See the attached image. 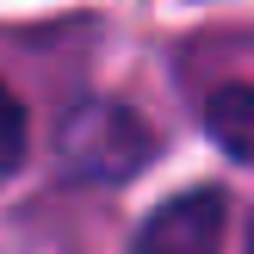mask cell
<instances>
[{"label": "cell", "instance_id": "obj_1", "mask_svg": "<svg viewBox=\"0 0 254 254\" xmlns=\"http://www.w3.org/2000/svg\"><path fill=\"white\" fill-rule=\"evenodd\" d=\"M56 155L74 180H130L149 155H155V136L149 124L136 118L130 106L118 99H87L62 118V136H56Z\"/></svg>", "mask_w": 254, "mask_h": 254}, {"label": "cell", "instance_id": "obj_2", "mask_svg": "<svg viewBox=\"0 0 254 254\" xmlns=\"http://www.w3.org/2000/svg\"><path fill=\"white\" fill-rule=\"evenodd\" d=\"M223 192H180L136 230L130 254H223Z\"/></svg>", "mask_w": 254, "mask_h": 254}, {"label": "cell", "instance_id": "obj_3", "mask_svg": "<svg viewBox=\"0 0 254 254\" xmlns=\"http://www.w3.org/2000/svg\"><path fill=\"white\" fill-rule=\"evenodd\" d=\"M205 124H211L223 155L254 161V87H217L205 106Z\"/></svg>", "mask_w": 254, "mask_h": 254}, {"label": "cell", "instance_id": "obj_4", "mask_svg": "<svg viewBox=\"0 0 254 254\" xmlns=\"http://www.w3.org/2000/svg\"><path fill=\"white\" fill-rule=\"evenodd\" d=\"M25 161V106L0 87V174H12Z\"/></svg>", "mask_w": 254, "mask_h": 254}, {"label": "cell", "instance_id": "obj_5", "mask_svg": "<svg viewBox=\"0 0 254 254\" xmlns=\"http://www.w3.org/2000/svg\"><path fill=\"white\" fill-rule=\"evenodd\" d=\"M248 254H254V236H248Z\"/></svg>", "mask_w": 254, "mask_h": 254}]
</instances>
